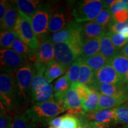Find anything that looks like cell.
I'll list each match as a JSON object with an SVG mask.
<instances>
[{"mask_svg": "<svg viewBox=\"0 0 128 128\" xmlns=\"http://www.w3.org/2000/svg\"><path fill=\"white\" fill-rule=\"evenodd\" d=\"M33 65L28 63L14 73L16 104L19 106L31 100L32 84L34 76Z\"/></svg>", "mask_w": 128, "mask_h": 128, "instance_id": "1", "label": "cell"}, {"mask_svg": "<svg viewBox=\"0 0 128 128\" xmlns=\"http://www.w3.org/2000/svg\"><path fill=\"white\" fill-rule=\"evenodd\" d=\"M64 112L63 106L54 99L44 103H34L25 113L35 124H45Z\"/></svg>", "mask_w": 128, "mask_h": 128, "instance_id": "2", "label": "cell"}, {"mask_svg": "<svg viewBox=\"0 0 128 128\" xmlns=\"http://www.w3.org/2000/svg\"><path fill=\"white\" fill-rule=\"evenodd\" d=\"M82 44L83 42L74 40L54 44L55 60L68 69L74 62L81 57Z\"/></svg>", "mask_w": 128, "mask_h": 128, "instance_id": "3", "label": "cell"}, {"mask_svg": "<svg viewBox=\"0 0 128 128\" xmlns=\"http://www.w3.org/2000/svg\"><path fill=\"white\" fill-rule=\"evenodd\" d=\"M104 8L103 1L100 0H85L76 3L72 15L78 23L93 21Z\"/></svg>", "mask_w": 128, "mask_h": 128, "instance_id": "4", "label": "cell"}, {"mask_svg": "<svg viewBox=\"0 0 128 128\" xmlns=\"http://www.w3.org/2000/svg\"><path fill=\"white\" fill-rule=\"evenodd\" d=\"M18 11L19 17L14 30L24 44L32 50L36 51L39 46V41L33 31L31 18Z\"/></svg>", "mask_w": 128, "mask_h": 128, "instance_id": "5", "label": "cell"}, {"mask_svg": "<svg viewBox=\"0 0 128 128\" xmlns=\"http://www.w3.org/2000/svg\"><path fill=\"white\" fill-rule=\"evenodd\" d=\"M0 96L1 102L7 110L12 109L17 106L14 74L1 72L0 75Z\"/></svg>", "mask_w": 128, "mask_h": 128, "instance_id": "6", "label": "cell"}, {"mask_svg": "<svg viewBox=\"0 0 128 128\" xmlns=\"http://www.w3.org/2000/svg\"><path fill=\"white\" fill-rule=\"evenodd\" d=\"M0 62L1 71L8 74H14L28 63L23 56L12 49H1Z\"/></svg>", "mask_w": 128, "mask_h": 128, "instance_id": "7", "label": "cell"}, {"mask_svg": "<svg viewBox=\"0 0 128 128\" xmlns=\"http://www.w3.org/2000/svg\"><path fill=\"white\" fill-rule=\"evenodd\" d=\"M82 24L76 21H71L60 32L48 36L53 44H60L70 41H83L82 38Z\"/></svg>", "mask_w": 128, "mask_h": 128, "instance_id": "8", "label": "cell"}, {"mask_svg": "<svg viewBox=\"0 0 128 128\" xmlns=\"http://www.w3.org/2000/svg\"><path fill=\"white\" fill-rule=\"evenodd\" d=\"M50 12L49 4H42L31 19L33 31L38 39L47 35Z\"/></svg>", "mask_w": 128, "mask_h": 128, "instance_id": "9", "label": "cell"}, {"mask_svg": "<svg viewBox=\"0 0 128 128\" xmlns=\"http://www.w3.org/2000/svg\"><path fill=\"white\" fill-rule=\"evenodd\" d=\"M70 12L66 7H58L55 8L51 7L48 32L55 33L60 32L71 22Z\"/></svg>", "mask_w": 128, "mask_h": 128, "instance_id": "10", "label": "cell"}, {"mask_svg": "<svg viewBox=\"0 0 128 128\" xmlns=\"http://www.w3.org/2000/svg\"><path fill=\"white\" fill-rule=\"evenodd\" d=\"M39 46L35 51V62L47 64L54 60V44L46 35L39 39Z\"/></svg>", "mask_w": 128, "mask_h": 128, "instance_id": "11", "label": "cell"}, {"mask_svg": "<svg viewBox=\"0 0 128 128\" xmlns=\"http://www.w3.org/2000/svg\"><path fill=\"white\" fill-rule=\"evenodd\" d=\"M95 90L100 94L110 96L128 95V84L124 81L113 84H92L88 86Z\"/></svg>", "mask_w": 128, "mask_h": 128, "instance_id": "12", "label": "cell"}, {"mask_svg": "<svg viewBox=\"0 0 128 128\" xmlns=\"http://www.w3.org/2000/svg\"><path fill=\"white\" fill-rule=\"evenodd\" d=\"M80 119H84L85 121L90 123H97L110 125L112 124H116L115 108L86 113Z\"/></svg>", "mask_w": 128, "mask_h": 128, "instance_id": "13", "label": "cell"}, {"mask_svg": "<svg viewBox=\"0 0 128 128\" xmlns=\"http://www.w3.org/2000/svg\"><path fill=\"white\" fill-rule=\"evenodd\" d=\"M122 80L110 64H108L99 71L94 73L92 84H113L120 82Z\"/></svg>", "mask_w": 128, "mask_h": 128, "instance_id": "14", "label": "cell"}, {"mask_svg": "<svg viewBox=\"0 0 128 128\" xmlns=\"http://www.w3.org/2000/svg\"><path fill=\"white\" fill-rule=\"evenodd\" d=\"M19 17V11L14 1H10V5L2 23L1 32L14 30Z\"/></svg>", "mask_w": 128, "mask_h": 128, "instance_id": "15", "label": "cell"}, {"mask_svg": "<svg viewBox=\"0 0 128 128\" xmlns=\"http://www.w3.org/2000/svg\"><path fill=\"white\" fill-rule=\"evenodd\" d=\"M128 102V95L110 96L100 94L98 108L96 111L116 108Z\"/></svg>", "mask_w": 128, "mask_h": 128, "instance_id": "16", "label": "cell"}, {"mask_svg": "<svg viewBox=\"0 0 128 128\" xmlns=\"http://www.w3.org/2000/svg\"><path fill=\"white\" fill-rule=\"evenodd\" d=\"M107 32L106 27L96 23L94 21L87 22L82 25V38L83 41L102 36Z\"/></svg>", "mask_w": 128, "mask_h": 128, "instance_id": "17", "label": "cell"}, {"mask_svg": "<svg viewBox=\"0 0 128 128\" xmlns=\"http://www.w3.org/2000/svg\"><path fill=\"white\" fill-rule=\"evenodd\" d=\"M100 54L110 61L119 54V50L116 49L112 43L109 32H107L101 36Z\"/></svg>", "mask_w": 128, "mask_h": 128, "instance_id": "18", "label": "cell"}, {"mask_svg": "<svg viewBox=\"0 0 128 128\" xmlns=\"http://www.w3.org/2000/svg\"><path fill=\"white\" fill-rule=\"evenodd\" d=\"M63 108L65 111L68 112L82 108L81 97L75 88L71 87L66 92L63 103Z\"/></svg>", "mask_w": 128, "mask_h": 128, "instance_id": "19", "label": "cell"}, {"mask_svg": "<svg viewBox=\"0 0 128 128\" xmlns=\"http://www.w3.org/2000/svg\"><path fill=\"white\" fill-rule=\"evenodd\" d=\"M71 87V84L66 75L58 78L54 84V97L56 102L63 106L66 92Z\"/></svg>", "mask_w": 128, "mask_h": 128, "instance_id": "20", "label": "cell"}, {"mask_svg": "<svg viewBox=\"0 0 128 128\" xmlns=\"http://www.w3.org/2000/svg\"><path fill=\"white\" fill-rule=\"evenodd\" d=\"M99 98L100 93L95 90L89 87L87 92L81 99L82 108L85 113H92L97 110Z\"/></svg>", "mask_w": 128, "mask_h": 128, "instance_id": "21", "label": "cell"}, {"mask_svg": "<svg viewBox=\"0 0 128 128\" xmlns=\"http://www.w3.org/2000/svg\"><path fill=\"white\" fill-rule=\"evenodd\" d=\"M101 36L83 42L81 48V55L80 59L84 60L100 54Z\"/></svg>", "mask_w": 128, "mask_h": 128, "instance_id": "22", "label": "cell"}, {"mask_svg": "<svg viewBox=\"0 0 128 128\" xmlns=\"http://www.w3.org/2000/svg\"><path fill=\"white\" fill-rule=\"evenodd\" d=\"M13 1L18 10L31 19L42 4L41 1L38 0H17Z\"/></svg>", "mask_w": 128, "mask_h": 128, "instance_id": "23", "label": "cell"}, {"mask_svg": "<svg viewBox=\"0 0 128 128\" xmlns=\"http://www.w3.org/2000/svg\"><path fill=\"white\" fill-rule=\"evenodd\" d=\"M110 64L118 74L121 80H124L128 72V58L119 54L110 60Z\"/></svg>", "mask_w": 128, "mask_h": 128, "instance_id": "24", "label": "cell"}, {"mask_svg": "<svg viewBox=\"0 0 128 128\" xmlns=\"http://www.w3.org/2000/svg\"><path fill=\"white\" fill-rule=\"evenodd\" d=\"M66 68L58 64L55 60L47 64L44 76L48 82L50 83L56 78L60 77L66 71Z\"/></svg>", "mask_w": 128, "mask_h": 128, "instance_id": "25", "label": "cell"}, {"mask_svg": "<svg viewBox=\"0 0 128 128\" xmlns=\"http://www.w3.org/2000/svg\"><path fill=\"white\" fill-rule=\"evenodd\" d=\"M54 90L52 84H49L41 89L39 92L32 94L31 100L33 104L36 103H44L54 100Z\"/></svg>", "mask_w": 128, "mask_h": 128, "instance_id": "26", "label": "cell"}, {"mask_svg": "<svg viewBox=\"0 0 128 128\" xmlns=\"http://www.w3.org/2000/svg\"><path fill=\"white\" fill-rule=\"evenodd\" d=\"M81 60L87 65L94 72L99 71L106 65L110 64V60H107L100 54Z\"/></svg>", "mask_w": 128, "mask_h": 128, "instance_id": "27", "label": "cell"}, {"mask_svg": "<svg viewBox=\"0 0 128 128\" xmlns=\"http://www.w3.org/2000/svg\"><path fill=\"white\" fill-rule=\"evenodd\" d=\"M94 73L92 69L81 60L78 84L87 86L92 85L94 81Z\"/></svg>", "mask_w": 128, "mask_h": 128, "instance_id": "28", "label": "cell"}, {"mask_svg": "<svg viewBox=\"0 0 128 128\" xmlns=\"http://www.w3.org/2000/svg\"><path fill=\"white\" fill-rule=\"evenodd\" d=\"M18 35L14 30L1 32L0 35V46L1 49H12L15 40Z\"/></svg>", "mask_w": 128, "mask_h": 128, "instance_id": "29", "label": "cell"}, {"mask_svg": "<svg viewBox=\"0 0 128 128\" xmlns=\"http://www.w3.org/2000/svg\"><path fill=\"white\" fill-rule=\"evenodd\" d=\"M12 128H36V124L24 113L15 116L12 120Z\"/></svg>", "mask_w": 128, "mask_h": 128, "instance_id": "30", "label": "cell"}, {"mask_svg": "<svg viewBox=\"0 0 128 128\" xmlns=\"http://www.w3.org/2000/svg\"><path fill=\"white\" fill-rule=\"evenodd\" d=\"M80 64H81V60L79 59L74 62L71 66L69 67L68 71H66V76L71 84V86L78 83L80 71Z\"/></svg>", "mask_w": 128, "mask_h": 128, "instance_id": "31", "label": "cell"}, {"mask_svg": "<svg viewBox=\"0 0 128 128\" xmlns=\"http://www.w3.org/2000/svg\"><path fill=\"white\" fill-rule=\"evenodd\" d=\"M116 124H128V102L115 108Z\"/></svg>", "mask_w": 128, "mask_h": 128, "instance_id": "32", "label": "cell"}, {"mask_svg": "<svg viewBox=\"0 0 128 128\" xmlns=\"http://www.w3.org/2000/svg\"><path fill=\"white\" fill-rule=\"evenodd\" d=\"M112 20H113V17L110 12V10L103 8V10L93 21L99 24L106 27L107 26H108Z\"/></svg>", "mask_w": 128, "mask_h": 128, "instance_id": "33", "label": "cell"}, {"mask_svg": "<svg viewBox=\"0 0 128 128\" xmlns=\"http://www.w3.org/2000/svg\"><path fill=\"white\" fill-rule=\"evenodd\" d=\"M79 125L80 120L76 116L68 113L63 116L60 128H78Z\"/></svg>", "mask_w": 128, "mask_h": 128, "instance_id": "34", "label": "cell"}, {"mask_svg": "<svg viewBox=\"0 0 128 128\" xmlns=\"http://www.w3.org/2000/svg\"><path fill=\"white\" fill-rule=\"evenodd\" d=\"M110 38H111L112 43L116 49L120 50L122 48H124L126 44H128V40L124 36H123L120 33H112L110 32Z\"/></svg>", "mask_w": 128, "mask_h": 128, "instance_id": "35", "label": "cell"}, {"mask_svg": "<svg viewBox=\"0 0 128 128\" xmlns=\"http://www.w3.org/2000/svg\"><path fill=\"white\" fill-rule=\"evenodd\" d=\"M128 6V0H118V1L110 9L112 15L120 11L127 10Z\"/></svg>", "mask_w": 128, "mask_h": 128, "instance_id": "36", "label": "cell"}, {"mask_svg": "<svg viewBox=\"0 0 128 128\" xmlns=\"http://www.w3.org/2000/svg\"><path fill=\"white\" fill-rule=\"evenodd\" d=\"M126 27H128V20L124 23H117L112 20L111 23L108 26L109 31L114 33H120L122 29Z\"/></svg>", "mask_w": 128, "mask_h": 128, "instance_id": "37", "label": "cell"}, {"mask_svg": "<svg viewBox=\"0 0 128 128\" xmlns=\"http://www.w3.org/2000/svg\"><path fill=\"white\" fill-rule=\"evenodd\" d=\"M12 119L7 113H1L0 128H12Z\"/></svg>", "mask_w": 128, "mask_h": 128, "instance_id": "38", "label": "cell"}, {"mask_svg": "<svg viewBox=\"0 0 128 128\" xmlns=\"http://www.w3.org/2000/svg\"><path fill=\"white\" fill-rule=\"evenodd\" d=\"M113 20L117 23H124L128 20V12L127 10L120 11L112 15Z\"/></svg>", "mask_w": 128, "mask_h": 128, "instance_id": "39", "label": "cell"}, {"mask_svg": "<svg viewBox=\"0 0 128 128\" xmlns=\"http://www.w3.org/2000/svg\"><path fill=\"white\" fill-rule=\"evenodd\" d=\"M10 5L9 1L1 0L0 2V23H2Z\"/></svg>", "mask_w": 128, "mask_h": 128, "instance_id": "40", "label": "cell"}, {"mask_svg": "<svg viewBox=\"0 0 128 128\" xmlns=\"http://www.w3.org/2000/svg\"><path fill=\"white\" fill-rule=\"evenodd\" d=\"M62 119H63V116L55 118L48 123V124H49L50 126H52V127L60 128L62 126Z\"/></svg>", "mask_w": 128, "mask_h": 128, "instance_id": "41", "label": "cell"}, {"mask_svg": "<svg viewBox=\"0 0 128 128\" xmlns=\"http://www.w3.org/2000/svg\"><path fill=\"white\" fill-rule=\"evenodd\" d=\"M87 124H88L90 128H111V125H110V124H97V123L90 122H87Z\"/></svg>", "mask_w": 128, "mask_h": 128, "instance_id": "42", "label": "cell"}, {"mask_svg": "<svg viewBox=\"0 0 128 128\" xmlns=\"http://www.w3.org/2000/svg\"><path fill=\"white\" fill-rule=\"evenodd\" d=\"M103 1L104 5V8L110 9L116 3L118 2V0H104Z\"/></svg>", "mask_w": 128, "mask_h": 128, "instance_id": "43", "label": "cell"}, {"mask_svg": "<svg viewBox=\"0 0 128 128\" xmlns=\"http://www.w3.org/2000/svg\"><path fill=\"white\" fill-rule=\"evenodd\" d=\"M119 54L128 58V44L119 50Z\"/></svg>", "mask_w": 128, "mask_h": 128, "instance_id": "44", "label": "cell"}, {"mask_svg": "<svg viewBox=\"0 0 128 128\" xmlns=\"http://www.w3.org/2000/svg\"><path fill=\"white\" fill-rule=\"evenodd\" d=\"M78 128H90L87 122L83 119H80V125Z\"/></svg>", "mask_w": 128, "mask_h": 128, "instance_id": "45", "label": "cell"}, {"mask_svg": "<svg viewBox=\"0 0 128 128\" xmlns=\"http://www.w3.org/2000/svg\"><path fill=\"white\" fill-rule=\"evenodd\" d=\"M120 33H121L123 36H124L128 40V27H126V28L122 29L121 31L120 32Z\"/></svg>", "mask_w": 128, "mask_h": 128, "instance_id": "46", "label": "cell"}, {"mask_svg": "<svg viewBox=\"0 0 128 128\" xmlns=\"http://www.w3.org/2000/svg\"><path fill=\"white\" fill-rule=\"evenodd\" d=\"M123 81H124V82H126V83H127V84H128V72L127 74L126 75L125 77H124V80H123Z\"/></svg>", "mask_w": 128, "mask_h": 128, "instance_id": "47", "label": "cell"}, {"mask_svg": "<svg viewBox=\"0 0 128 128\" xmlns=\"http://www.w3.org/2000/svg\"><path fill=\"white\" fill-rule=\"evenodd\" d=\"M121 128H128V124H124V126Z\"/></svg>", "mask_w": 128, "mask_h": 128, "instance_id": "48", "label": "cell"}, {"mask_svg": "<svg viewBox=\"0 0 128 128\" xmlns=\"http://www.w3.org/2000/svg\"><path fill=\"white\" fill-rule=\"evenodd\" d=\"M48 128H55V127H52V126H50V127H49Z\"/></svg>", "mask_w": 128, "mask_h": 128, "instance_id": "49", "label": "cell"}, {"mask_svg": "<svg viewBox=\"0 0 128 128\" xmlns=\"http://www.w3.org/2000/svg\"><path fill=\"white\" fill-rule=\"evenodd\" d=\"M127 11H128V8H127Z\"/></svg>", "mask_w": 128, "mask_h": 128, "instance_id": "50", "label": "cell"}]
</instances>
